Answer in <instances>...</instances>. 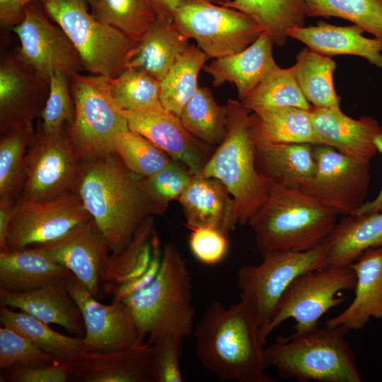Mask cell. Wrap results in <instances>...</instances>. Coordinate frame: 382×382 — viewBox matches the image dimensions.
<instances>
[{"instance_id": "52a82bcc", "label": "cell", "mask_w": 382, "mask_h": 382, "mask_svg": "<svg viewBox=\"0 0 382 382\" xmlns=\"http://www.w3.org/2000/svg\"><path fill=\"white\" fill-rule=\"evenodd\" d=\"M46 13L67 35L83 69L95 76L115 77L125 69L136 42L95 18L87 0H40Z\"/></svg>"}, {"instance_id": "9a60e30c", "label": "cell", "mask_w": 382, "mask_h": 382, "mask_svg": "<svg viewBox=\"0 0 382 382\" xmlns=\"http://www.w3.org/2000/svg\"><path fill=\"white\" fill-rule=\"evenodd\" d=\"M12 30L21 43L18 58L48 81L55 71L72 75L83 68L78 51L63 29L35 6H27L23 21Z\"/></svg>"}, {"instance_id": "8d00e7d4", "label": "cell", "mask_w": 382, "mask_h": 382, "mask_svg": "<svg viewBox=\"0 0 382 382\" xmlns=\"http://www.w3.org/2000/svg\"><path fill=\"white\" fill-rule=\"evenodd\" d=\"M180 118L190 134L207 144H219L226 135L227 106L219 105L208 87L199 86Z\"/></svg>"}, {"instance_id": "8fae6325", "label": "cell", "mask_w": 382, "mask_h": 382, "mask_svg": "<svg viewBox=\"0 0 382 382\" xmlns=\"http://www.w3.org/2000/svg\"><path fill=\"white\" fill-rule=\"evenodd\" d=\"M173 24L209 59L241 52L263 32L245 13L210 0H182Z\"/></svg>"}, {"instance_id": "60d3db41", "label": "cell", "mask_w": 382, "mask_h": 382, "mask_svg": "<svg viewBox=\"0 0 382 382\" xmlns=\"http://www.w3.org/2000/svg\"><path fill=\"white\" fill-rule=\"evenodd\" d=\"M108 94L123 111H134L160 103V81L134 69L115 77L100 76Z\"/></svg>"}, {"instance_id": "9f6ffc18", "label": "cell", "mask_w": 382, "mask_h": 382, "mask_svg": "<svg viewBox=\"0 0 382 382\" xmlns=\"http://www.w3.org/2000/svg\"><path fill=\"white\" fill-rule=\"evenodd\" d=\"M210 1H212V2H214L215 4L221 5V4H224V3L228 2L230 0H210Z\"/></svg>"}, {"instance_id": "277c9868", "label": "cell", "mask_w": 382, "mask_h": 382, "mask_svg": "<svg viewBox=\"0 0 382 382\" xmlns=\"http://www.w3.org/2000/svg\"><path fill=\"white\" fill-rule=\"evenodd\" d=\"M346 328L325 325L299 335L280 337L264 349L267 366L298 382H361Z\"/></svg>"}, {"instance_id": "6da1fadb", "label": "cell", "mask_w": 382, "mask_h": 382, "mask_svg": "<svg viewBox=\"0 0 382 382\" xmlns=\"http://www.w3.org/2000/svg\"><path fill=\"white\" fill-rule=\"evenodd\" d=\"M259 331L246 301L240 299L228 307L214 301L195 326L196 354L204 369L221 381L276 382L266 374Z\"/></svg>"}, {"instance_id": "ab89813d", "label": "cell", "mask_w": 382, "mask_h": 382, "mask_svg": "<svg viewBox=\"0 0 382 382\" xmlns=\"http://www.w3.org/2000/svg\"><path fill=\"white\" fill-rule=\"evenodd\" d=\"M241 103L250 112L277 107L312 108L297 84L291 66H278Z\"/></svg>"}, {"instance_id": "8992f818", "label": "cell", "mask_w": 382, "mask_h": 382, "mask_svg": "<svg viewBox=\"0 0 382 382\" xmlns=\"http://www.w3.org/2000/svg\"><path fill=\"white\" fill-rule=\"evenodd\" d=\"M124 301L130 309L140 337L151 345L171 333L192 335L195 308L186 260L172 243L165 245L161 268L151 284Z\"/></svg>"}, {"instance_id": "4316f807", "label": "cell", "mask_w": 382, "mask_h": 382, "mask_svg": "<svg viewBox=\"0 0 382 382\" xmlns=\"http://www.w3.org/2000/svg\"><path fill=\"white\" fill-rule=\"evenodd\" d=\"M258 170L271 183L302 190L315 173L314 145L255 142Z\"/></svg>"}, {"instance_id": "5bb4252c", "label": "cell", "mask_w": 382, "mask_h": 382, "mask_svg": "<svg viewBox=\"0 0 382 382\" xmlns=\"http://www.w3.org/2000/svg\"><path fill=\"white\" fill-rule=\"evenodd\" d=\"M314 155L315 173L301 190L338 214H354L366 202L369 162L351 158L323 144L314 145Z\"/></svg>"}, {"instance_id": "f5cc1de1", "label": "cell", "mask_w": 382, "mask_h": 382, "mask_svg": "<svg viewBox=\"0 0 382 382\" xmlns=\"http://www.w3.org/2000/svg\"><path fill=\"white\" fill-rule=\"evenodd\" d=\"M16 201L0 198V252L10 251L6 236Z\"/></svg>"}, {"instance_id": "7bdbcfd3", "label": "cell", "mask_w": 382, "mask_h": 382, "mask_svg": "<svg viewBox=\"0 0 382 382\" xmlns=\"http://www.w3.org/2000/svg\"><path fill=\"white\" fill-rule=\"evenodd\" d=\"M115 151L127 168L140 178L156 173L173 161L146 137L130 129L116 137Z\"/></svg>"}, {"instance_id": "ac0fdd59", "label": "cell", "mask_w": 382, "mask_h": 382, "mask_svg": "<svg viewBox=\"0 0 382 382\" xmlns=\"http://www.w3.org/2000/svg\"><path fill=\"white\" fill-rule=\"evenodd\" d=\"M33 248L65 267L94 296H98L110 250L92 219L61 238Z\"/></svg>"}, {"instance_id": "7c38bea8", "label": "cell", "mask_w": 382, "mask_h": 382, "mask_svg": "<svg viewBox=\"0 0 382 382\" xmlns=\"http://www.w3.org/2000/svg\"><path fill=\"white\" fill-rule=\"evenodd\" d=\"M83 162L69 139L66 125L47 132L38 121L26 152L25 181L19 197L47 201L74 190Z\"/></svg>"}, {"instance_id": "e575fe53", "label": "cell", "mask_w": 382, "mask_h": 382, "mask_svg": "<svg viewBox=\"0 0 382 382\" xmlns=\"http://www.w3.org/2000/svg\"><path fill=\"white\" fill-rule=\"evenodd\" d=\"M208 59L207 55L195 45H190L177 56L160 81V102L165 108L180 117L199 88V73Z\"/></svg>"}, {"instance_id": "cb8c5ba5", "label": "cell", "mask_w": 382, "mask_h": 382, "mask_svg": "<svg viewBox=\"0 0 382 382\" xmlns=\"http://www.w3.org/2000/svg\"><path fill=\"white\" fill-rule=\"evenodd\" d=\"M273 45L270 36L263 31L242 51L214 59L204 66L203 70L212 76L215 87L225 83L235 85L241 101L278 66L272 54Z\"/></svg>"}, {"instance_id": "603a6c76", "label": "cell", "mask_w": 382, "mask_h": 382, "mask_svg": "<svg viewBox=\"0 0 382 382\" xmlns=\"http://www.w3.org/2000/svg\"><path fill=\"white\" fill-rule=\"evenodd\" d=\"M178 200L189 229L211 227L228 236L238 224L233 198L218 179L192 175Z\"/></svg>"}, {"instance_id": "7dc6e473", "label": "cell", "mask_w": 382, "mask_h": 382, "mask_svg": "<svg viewBox=\"0 0 382 382\" xmlns=\"http://www.w3.org/2000/svg\"><path fill=\"white\" fill-rule=\"evenodd\" d=\"M184 338L166 333L152 344V382H183L180 357Z\"/></svg>"}, {"instance_id": "7402d4cb", "label": "cell", "mask_w": 382, "mask_h": 382, "mask_svg": "<svg viewBox=\"0 0 382 382\" xmlns=\"http://www.w3.org/2000/svg\"><path fill=\"white\" fill-rule=\"evenodd\" d=\"M0 303L25 313L47 324H56L83 338L85 326L81 311L66 286V279L23 292L0 289Z\"/></svg>"}, {"instance_id": "ba28073f", "label": "cell", "mask_w": 382, "mask_h": 382, "mask_svg": "<svg viewBox=\"0 0 382 382\" xmlns=\"http://www.w3.org/2000/svg\"><path fill=\"white\" fill-rule=\"evenodd\" d=\"M71 93L75 114L66 130L81 158L91 161L115 153L116 137L129 129L124 111L112 100L100 76L71 75Z\"/></svg>"}, {"instance_id": "83f0119b", "label": "cell", "mask_w": 382, "mask_h": 382, "mask_svg": "<svg viewBox=\"0 0 382 382\" xmlns=\"http://www.w3.org/2000/svg\"><path fill=\"white\" fill-rule=\"evenodd\" d=\"M325 243L327 267H349L366 250L382 246V212L347 215Z\"/></svg>"}, {"instance_id": "5b68a950", "label": "cell", "mask_w": 382, "mask_h": 382, "mask_svg": "<svg viewBox=\"0 0 382 382\" xmlns=\"http://www.w3.org/2000/svg\"><path fill=\"white\" fill-rule=\"evenodd\" d=\"M226 135L199 173L220 180L235 203L237 224L245 225L266 201L270 181L257 169L250 111L240 100L228 99Z\"/></svg>"}, {"instance_id": "7a4b0ae2", "label": "cell", "mask_w": 382, "mask_h": 382, "mask_svg": "<svg viewBox=\"0 0 382 382\" xmlns=\"http://www.w3.org/2000/svg\"><path fill=\"white\" fill-rule=\"evenodd\" d=\"M140 178L116 153L83 162L74 190L103 235L110 254L121 252L141 223L157 214L139 187Z\"/></svg>"}, {"instance_id": "9c48e42d", "label": "cell", "mask_w": 382, "mask_h": 382, "mask_svg": "<svg viewBox=\"0 0 382 382\" xmlns=\"http://www.w3.org/2000/svg\"><path fill=\"white\" fill-rule=\"evenodd\" d=\"M355 284L356 275L349 266L325 267L299 275L282 296L270 322L259 331L260 341L265 345L269 335L290 318L296 322L293 335L313 330L326 312L345 301L337 295L354 290Z\"/></svg>"}, {"instance_id": "d6a6232c", "label": "cell", "mask_w": 382, "mask_h": 382, "mask_svg": "<svg viewBox=\"0 0 382 382\" xmlns=\"http://www.w3.org/2000/svg\"><path fill=\"white\" fill-rule=\"evenodd\" d=\"M291 67L300 90L312 106L341 110L333 83L336 63L330 56L304 47Z\"/></svg>"}, {"instance_id": "d590c367", "label": "cell", "mask_w": 382, "mask_h": 382, "mask_svg": "<svg viewBox=\"0 0 382 382\" xmlns=\"http://www.w3.org/2000/svg\"><path fill=\"white\" fill-rule=\"evenodd\" d=\"M90 11L99 21L139 41L158 18L149 0H87Z\"/></svg>"}, {"instance_id": "4fadbf2b", "label": "cell", "mask_w": 382, "mask_h": 382, "mask_svg": "<svg viewBox=\"0 0 382 382\" xmlns=\"http://www.w3.org/2000/svg\"><path fill=\"white\" fill-rule=\"evenodd\" d=\"M91 219L74 190L47 201L18 197L7 231V245L10 250H18L49 243Z\"/></svg>"}, {"instance_id": "11a10c76", "label": "cell", "mask_w": 382, "mask_h": 382, "mask_svg": "<svg viewBox=\"0 0 382 382\" xmlns=\"http://www.w3.org/2000/svg\"><path fill=\"white\" fill-rule=\"evenodd\" d=\"M161 20L173 22L174 14L182 0H149Z\"/></svg>"}, {"instance_id": "681fc988", "label": "cell", "mask_w": 382, "mask_h": 382, "mask_svg": "<svg viewBox=\"0 0 382 382\" xmlns=\"http://www.w3.org/2000/svg\"><path fill=\"white\" fill-rule=\"evenodd\" d=\"M71 372V362L55 361L42 366L14 365L4 369L1 381L66 382Z\"/></svg>"}, {"instance_id": "44dd1931", "label": "cell", "mask_w": 382, "mask_h": 382, "mask_svg": "<svg viewBox=\"0 0 382 382\" xmlns=\"http://www.w3.org/2000/svg\"><path fill=\"white\" fill-rule=\"evenodd\" d=\"M318 144L329 146L357 160L369 162L378 152L374 143L382 127L370 116L353 119L341 110L312 106L310 110Z\"/></svg>"}, {"instance_id": "d4e9b609", "label": "cell", "mask_w": 382, "mask_h": 382, "mask_svg": "<svg viewBox=\"0 0 382 382\" xmlns=\"http://www.w3.org/2000/svg\"><path fill=\"white\" fill-rule=\"evenodd\" d=\"M349 267L356 275L354 298L325 325L351 331L362 329L371 318H382V246L366 250Z\"/></svg>"}, {"instance_id": "74e56055", "label": "cell", "mask_w": 382, "mask_h": 382, "mask_svg": "<svg viewBox=\"0 0 382 382\" xmlns=\"http://www.w3.org/2000/svg\"><path fill=\"white\" fill-rule=\"evenodd\" d=\"M33 123L18 126L1 133L0 198L16 201L25 181V161L33 137Z\"/></svg>"}, {"instance_id": "f6af8a7d", "label": "cell", "mask_w": 382, "mask_h": 382, "mask_svg": "<svg viewBox=\"0 0 382 382\" xmlns=\"http://www.w3.org/2000/svg\"><path fill=\"white\" fill-rule=\"evenodd\" d=\"M50 91L39 122L47 132L71 125L74 119L75 108L71 93V75L57 71L49 81Z\"/></svg>"}, {"instance_id": "f907efd6", "label": "cell", "mask_w": 382, "mask_h": 382, "mask_svg": "<svg viewBox=\"0 0 382 382\" xmlns=\"http://www.w3.org/2000/svg\"><path fill=\"white\" fill-rule=\"evenodd\" d=\"M163 249L156 231L152 238V255L147 270L139 277L120 284H108L107 292L113 296V300L123 301L149 286L154 280L161 268Z\"/></svg>"}, {"instance_id": "db71d44e", "label": "cell", "mask_w": 382, "mask_h": 382, "mask_svg": "<svg viewBox=\"0 0 382 382\" xmlns=\"http://www.w3.org/2000/svg\"><path fill=\"white\" fill-rule=\"evenodd\" d=\"M377 151L382 154V129L374 139ZM374 212H382V187L378 195L371 201H366L353 215Z\"/></svg>"}, {"instance_id": "e0dca14e", "label": "cell", "mask_w": 382, "mask_h": 382, "mask_svg": "<svg viewBox=\"0 0 382 382\" xmlns=\"http://www.w3.org/2000/svg\"><path fill=\"white\" fill-rule=\"evenodd\" d=\"M124 113L130 130L146 137L172 160L185 165L192 175L198 173L208 160L207 144L190 134L180 117L161 102Z\"/></svg>"}, {"instance_id": "f35d334b", "label": "cell", "mask_w": 382, "mask_h": 382, "mask_svg": "<svg viewBox=\"0 0 382 382\" xmlns=\"http://www.w3.org/2000/svg\"><path fill=\"white\" fill-rule=\"evenodd\" d=\"M154 217L139 226L127 245L117 254H110L103 276L108 284H120L141 276L148 268L152 255V238L156 232Z\"/></svg>"}, {"instance_id": "c3c4849f", "label": "cell", "mask_w": 382, "mask_h": 382, "mask_svg": "<svg viewBox=\"0 0 382 382\" xmlns=\"http://www.w3.org/2000/svg\"><path fill=\"white\" fill-rule=\"evenodd\" d=\"M190 249L202 263L214 265L221 262L228 253V235L211 227L191 228Z\"/></svg>"}, {"instance_id": "484cf974", "label": "cell", "mask_w": 382, "mask_h": 382, "mask_svg": "<svg viewBox=\"0 0 382 382\" xmlns=\"http://www.w3.org/2000/svg\"><path fill=\"white\" fill-rule=\"evenodd\" d=\"M364 32L355 24L338 26L320 21L315 26L291 28L288 35L318 53L327 56H359L382 68V42L376 37H366L363 35Z\"/></svg>"}, {"instance_id": "816d5d0a", "label": "cell", "mask_w": 382, "mask_h": 382, "mask_svg": "<svg viewBox=\"0 0 382 382\" xmlns=\"http://www.w3.org/2000/svg\"><path fill=\"white\" fill-rule=\"evenodd\" d=\"M35 0H0V23L4 28H13L20 23L25 11Z\"/></svg>"}, {"instance_id": "3957f363", "label": "cell", "mask_w": 382, "mask_h": 382, "mask_svg": "<svg viewBox=\"0 0 382 382\" xmlns=\"http://www.w3.org/2000/svg\"><path fill=\"white\" fill-rule=\"evenodd\" d=\"M271 184L266 201L248 222L261 256L304 252L321 244L338 214L301 190Z\"/></svg>"}, {"instance_id": "f546056e", "label": "cell", "mask_w": 382, "mask_h": 382, "mask_svg": "<svg viewBox=\"0 0 382 382\" xmlns=\"http://www.w3.org/2000/svg\"><path fill=\"white\" fill-rule=\"evenodd\" d=\"M71 272L35 248L0 252V289L28 291L54 281L66 279Z\"/></svg>"}, {"instance_id": "ffe728a7", "label": "cell", "mask_w": 382, "mask_h": 382, "mask_svg": "<svg viewBox=\"0 0 382 382\" xmlns=\"http://www.w3.org/2000/svg\"><path fill=\"white\" fill-rule=\"evenodd\" d=\"M152 345L142 342L116 351L81 353L71 362L70 381L152 382Z\"/></svg>"}, {"instance_id": "ee69618b", "label": "cell", "mask_w": 382, "mask_h": 382, "mask_svg": "<svg viewBox=\"0 0 382 382\" xmlns=\"http://www.w3.org/2000/svg\"><path fill=\"white\" fill-rule=\"evenodd\" d=\"M178 163L173 161L161 170L139 180L157 214H163L171 201L178 200L190 181L192 175Z\"/></svg>"}, {"instance_id": "1f68e13d", "label": "cell", "mask_w": 382, "mask_h": 382, "mask_svg": "<svg viewBox=\"0 0 382 382\" xmlns=\"http://www.w3.org/2000/svg\"><path fill=\"white\" fill-rule=\"evenodd\" d=\"M238 10L252 18L272 40L284 45L288 31L305 26V0H230L221 4Z\"/></svg>"}, {"instance_id": "2e32d148", "label": "cell", "mask_w": 382, "mask_h": 382, "mask_svg": "<svg viewBox=\"0 0 382 382\" xmlns=\"http://www.w3.org/2000/svg\"><path fill=\"white\" fill-rule=\"evenodd\" d=\"M66 286L84 323L82 353L120 350L144 342L124 301L113 300L109 305L100 303L71 273L66 278Z\"/></svg>"}, {"instance_id": "b9f144b4", "label": "cell", "mask_w": 382, "mask_h": 382, "mask_svg": "<svg viewBox=\"0 0 382 382\" xmlns=\"http://www.w3.org/2000/svg\"><path fill=\"white\" fill-rule=\"evenodd\" d=\"M309 17L349 21L382 42V0H305Z\"/></svg>"}, {"instance_id": "f1b7e54d", "label": "cell", "mask_w": 382, "mask_h": 382, "mask_svg": "<svg viewBox=\"0 0 382 382\" xmlns=\"http://www.w3.org/2000/svg\"><path fill=\"white\" fill-rule=\"evenodd\" d=\"M189 40L173 22L158 18L129 52L125 69L146 72L161 81L177 56L190 46Z\"/></svg>"}, {"instance_id": "836d02e7", "label": "cell", "mask_w": 382, "mask_h": 382, "mask_svg": "<svg viewBox=\"0 0 382 382\" xmlns=\"http://www.w3.org/2000/svg\"><path fill=\"white\" fill-rule=\"evenodd\" d=\"M0 322L56 360L72 362L83 352L82 338L62 335L48 324L22 311L1 306Z\"/></svg>"}, {"instance_id": "d6986e66", "label": "cell", "mask_w": 382, "mask_h": 382, "mask_svg": "<svg viewBox=\"0 0 382 382\" xmlns=\"http://www.w3.org/2000/svg\"><path fill=\"white\" fill-rule=\"evenodd\" d=\"M50 91L49 81L14 55L0 65V133L33 123L40 117Z\"/></svg>"}, {"instance_id": "bcb514c9", "label": "cell", "mask_w": 382, "mask_h": 382, "mask_svg": "<svg viewBox=\"0 0 382 382\" xmlns=\"http://www.w3.org/2000/svg\"><path fill=\"white\" fill-rule=\"evenodd\" d=\"M51 355L45 353L30 341L14 330L0 328V369L14 365L42 366L54 362Z\"/></svg>"}, {"instance_id": "4dcf8cb0", "label": "cell", "mask_w": 382, "mask_h": 382, "mask_svg": "<svg viewBox=\"0 0 382 382\" xmlns=\"http://www.w3.org/2000/svg\"><path fill=\"white\" fill-rule=\"evenodd\" d=\"M250 125L255 142L318 144L310 110L277 107L250 112Z\"/></svg>"}, {"instance_id": "30bf717a", "label": "cell", "mask_w": 382, "mask_h": 382, "mask_svg": "<svg viewBox=\"0 0 382 382\" xmlns=\"http://www.w3.org/2000/svg\"><path fill=\"white\" fill-rule=\"evenodd\" d=\"M262 258L260 264L241 266L237 272L241 299L252 308L260 330L270 322L279 299L296 277L328 265L325 241L307 251L277 252Z\"/></svg>"}]
</instances>
